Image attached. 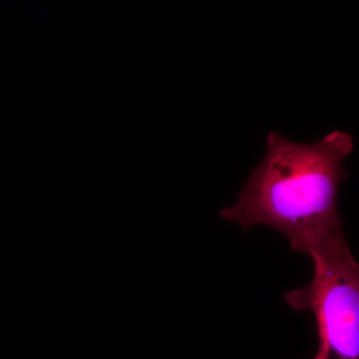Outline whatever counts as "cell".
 Segmentation results:
<instances>
[{
	"label": "cell",
	"mask_w": 359,
	"mask_h": 359,
	"mask_svg": "<svg viewBox=\"0 0 359 359\" xmlns=\"http://www.w3.org/2000/svg\"><path fill=\"white\" fill-rule=\"evenodd\" d=\"M266 153L238 194L219 212L245 231L269 226L294 252L314 250L346 238L337 207L340 184L348 177L346 160L353 136L332 131L311 143H299L276 131L266 135Z\"/></svg>",
	"instance_id": "cell-1"
},
{
	"label": "cell",
	"mask_w": 359,
	"mask_h": 359,
	"mask_svg": "<svg viewBox=\"0 0 359 359\" xmlns=\"http://www.w3.org/2000/svg\"><path fill=\"white\" fill-rule=\"evenodd\" d=\"M309 257L313 280L285 297L292 309L311 311L316 318L318 347L311 359H359V263L346 238Z\"/></svg>",
	"instance_id": "cell-2"
}]
</instances>
